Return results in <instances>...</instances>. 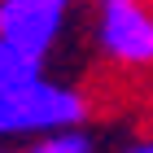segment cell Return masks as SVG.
Masks as SVG:
<instances>
[{"mask_svg":"<svg viewBox=\"0 0 153 153\" xmlns=\"http://www.w3.org/2000/svg\"><path fill=\"white\" fill-rule=\"evenodd\" d=\"M92 114V101L74 83L35 79L13 96H0V140H44L57 131H79Z\"/></svg>","mask_w":153,"mask_h":153,"instance_id":"cell-1","label":"cell"},{"mask_svg":"<svg viewBox=\"0 0 153 153\" xmlns=\"http://www.w3.org/2000/svg\"><path fill=\"white\" fill-rule=\"evenodd\" d=\"M92 39L114 70H123V74L153 70V0L96 9Z\"/></svg>","mask_w":153,"mask_h":153,"instance_id":"cell-2","label":"cell"},{"mask_svg":"<svg viewBox=\"0 0 153 153\" xmlns=\"http://www.w3.org/2000/svg\"><path fill=\"white\" fill-rule=\"evenodd\" d=\"M74 0H0V39L44 66L57 48Z\"/></svg>","mask_w":153,"mask_h":153,"instance_id":"cell-3","label":"cell"},{"mask_svg":"<svg viewBox=\"0 0 153 153\" xmlns=\"http://www.w3.org/2000/svg\"><path fill=\"white\" fill-rule=\"evenodd\" d=\"M35 79H44V66L31 61L22 48H13L9 39H0V96L22 92V88H31Z\"/></svg>","mask_w":153,"mask_h":153,"instance_id":"cell-4","label":"cell"},{"mask_svg":"<svg viewBox=\"0 0 153 153\" xmlns=\"http://www.w3.org/2000/svg\"><path fill=\"white\" fill-rule=\"evenodd\" d=\"M22 153H96L92 136L88 131H57V136H44V140H31Z\"/></svg>","mask_w":153,"mask_h":153,"instance_id":"cell-5","label":"cell"},{"mask_svg":"<svg viewBox=\"0 0 153 153\" xmlns=\"http://www.w3.org/2000/svg\"><path fill=\"white\" fill-rule=\"evenodd\" d=\"M123 153H153V136H140V140H131Z\"/></svg>","mask_w":153,"mask_h":153,"instance_id":"cell-6","label":"cell"},{"mask_svg":"<svg viewBox=\"0 0 153 153\" xmlns=\"http://www.w3.org/2000/svg\"><path fill=\"white\" fill-rule=\"evenodd\" d=\"M105 4H140V0H96V9H105Z\"/></svg>","mask_w":153,"mask_h":153,"instance_id":"cell-7","label":"cell"},{"mask_svg":"<svg viewBox=\"0 0 153 153\" xmlns=\"http://www.w3.org/2000/svg\"><path fill=\"white\" fill-rule=\"evenodd\" d=\"M149 105H153V96H149Z\"/></svg>","mask_w":153,"mask_h":153,"instance_id":"cell-8","label":"cell"},{"mask_svg":"<svg viewBox=\"0 0 153 153\" xmlns=\"http://www.w3.org/2000/svg\"><path fill=\"white\" fill-rule=\"evenodd\" d=\"M0 153H4V149H0Z\"/></svg>","mask_w":153,"mask_h":153,"instance_id":"cell-9","label":"cell"}]
</instances>
